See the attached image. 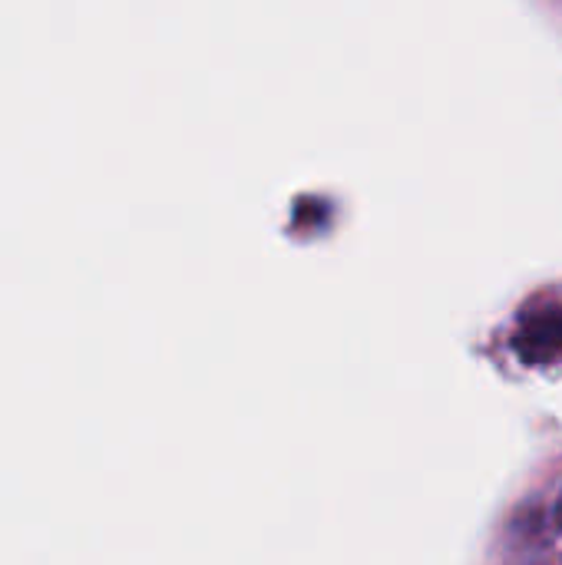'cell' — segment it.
<instances>
[{"label":"cell","instance_id":"obj_1","mask_svg":"<svg viewBox=\"0 0 562 565\" xmlns=\"http://www.w3.org/2000/svg\"><path fill=\"white\" fill-rule=\"evenodd\" d=\"M517 351L527 361H550L562 354V308H543L530 315L517 334Z\"/></svg>","mask_w":562,"mask_h":565},{"label":"cell","instance_id":"obj_2","mask_svg":"<svg viewBox=\"0 0 562 565\" xmlns=\"http://www.w3.org/2000/svg\"><path fill=\"white\" fill-rule=\"evenodd\" d=\"M553 526L562 533V490H560V500H556V507H553Z\"/></svg>","mask_w":562,"mask_h":565}]
</instances>
